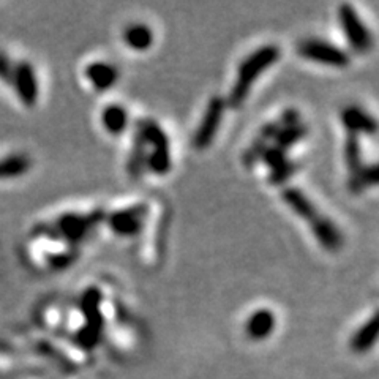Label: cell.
Returning <instances> with one entry per match:
<instances>
[{"label": "cell", "mask_w": 379, "mask_h": 379, "mask_svg": "<svg viewBox=\"0 0 379 379\" xmlns=\"http://www.w3.org/2000/svg\"><path fill=\"white\" fill-rule=\"evenodd\" d=\"M280 48L275 44H266L256 49L246 59L242 60L237 70V78L233 85L231 95H229V106L240 108L249 96L251 85L256 83L260 74L269 70L275 62L280 59Z\"/></svg>", "instance_id": "1"}, {"label": "cell", "mask_w": 379, "mask_h": 379, "mask_svg": "<svg viewBox=\"0 0 379 379\" xmlns=\"http://www.w3.org/2000/svg\"><path fill=\"white\" fill-rule=\"evenodd\" d=\"M105 218V212L94 210L90 214H65L56 220L54 225L42 226L40 233L53 239H63L71 245L81 244L94 228Z\"/></svg>", "instance_id": "2"}, {"label": "cell", "mask_w": 379, "mask_h": 379, "mask_svg": "<svg viewBox=\"0 0 379 379\" xmlns=\"http://www.w3.org/2000/svg\"><path fill=\"white\" fill-rule=\"evenodd\" d=\"M338 21L344 32L348 43L355 53H370L373 46V37L370 28L365 26L357 11L349 3H343L338 7Z\"/></svg>", "instance_id": "3"}, {"label": "cell", "mask_w": 379, "mask_h": 379, "mask_svg": "<svg viewBox=\"0 0 379 379\" xmlns=\"http://www.w3.org/2000/svg\"><path fill=\"white\" fill-rule=\"evenodd\" d=\"M101 298L103 296L100 289L92 286V288L85 289L81 301V307L87 324H85L83 332L79 334V340L87 348H94L99 343V337L103 327V314L100 310Z\"/></svg>", "instance_id": "4"}, {"label": "cell", "mask_w": 379, "mask_h": 379, "mask_svg": "<svg viewBox=\"0 0 379 379\" xmlns=\"http://www.w3.org/2000/svg\"><path fill=\"white\" fill-rule=\"evenodd\" d=\"M226 101L221 99V96H212L208 103V108H205L204 116L201 119L196 131L193 135V146L198 149V151H204L208 149L212 142H214L215 136L220 130L223 114H225Z\"/></svg>", "instance_id": "5"}, {"label": "cell", "mask_w": 379, "mask_h": 379, "mask_svg": "<svg viewBox=\"0 0 379 379\" xmlns=\"http://www.w3.org/2000/svg\"><path fill=\"white\" fill-rule=\"evenodd\" d=\"M298 54L305 57L308 60L319 62L323 65L329 67H337L343 68L349 65V54L346 51L338 48V46L332 44L329 42H323V40L318 38H310L303 40V42L298 44Z\"/></svg>", "instance_id": "6"}, {"label": "cell", "mask_w": 379, "mask_h": 379, "mask_svg": "<svg viewBox=\"0 0 379 379\" xmlns=\"http://www.w3.org/2000/svg\"><path fill=\"white\" fill-rule=\"evenodd\" d=\"M149 215V205L146 203L130 205V208L120 209L114 214L108 215V225L119 235L124 237H133L140 234L144 226V221Z\"/></svg>", "instance_id": "7"}, {"label": "cell", "mask_w": 379, "mask_h": 379, "mask_svg": "<svg viewBox=\"0 0 379 379\" xmlns=\"http://www.w3.org/2000/svg\"><path fill=\"white\" fill-rule=\"evenodd\" d=\"M16 94H18L21 103L27 108L37 105L38 100V81L33 67L28 62H21L15 67L13 78H11Z\"/></svg>", "instance_id": "8"}, {"label": "cell", "mask_w": 379, "mask_h": 379, "mask_svg": "<svg viewBox=\"0 0 379 379\" xmlns=\"http://www.w3.org/2000/svg\"><path fill=\"white\" fill-rule=\"evenodd\" d=\"M280 128L281 125L278 120H275V122H269L262 126L260 133L256 135L255 140L251 141V144L246 147L245 152L242 153V163L245 168H253V166L260 162V160L262 158L264 151L269 147V142L273 140Z\"/></svg>", "instance_id": "9"}, {"label": "cell", "mask_w": 379, "mask_h": 379, "mask_svg": "<svg viewBox=\"0 0 379 379\" xmlns=\"http://www.w3.org/2000/svg\"><path fill=\"white\" fill-rule=\"evenodd\" d=\"M310 226H312V231L316 240H318L319 245L324 246L326 250L337 251L342 249L343 234L330 218L319 214L312 223H310Z\"/></svg>", "instance_id": "10"}, {"label": "cell", "mask_w": 379, "mask_h": 379, "mask_svg": "<svg viewBox=\"0 0 379 379\" xmlns=\"http://www.w3.org/2000/svg\"><path fill=\"white\" fill-rule=\"evenodd\" d=\"M275 324H277V319H275L272 310L260 308L255 313H251L250 318L246 319L245 332L251 340L261 342L273 334Z\"/></svg>", "instance_id": "11"}, {"label": "cell", "mask_w": 379, "mask_h": 379, "mask_svg": "<svg viewBox=\"0 0 379 379\" xmlns=\"http://www.w3.org/2000/svg\"><path fill=\"white\" fill-rule=\"evenodd\" d=\"M342 122L348 133L373 135L376 131V120L359 106H348L342 111Z\"/></svg>", "instance_id": "12"}, {"label": "cell", "mask_w": 379, "mask_h": 379, "mask_svg": "<svg viewBox=\"0 0 379 379\" xmlns=\"http://www.w3.org/2000/svg\"><path fill=\"white\" fill-rule=\"evenodd\" d=\"M281 198L286 203V205L294 212L297 217H301L302 220L312 223L316 217L319 215V210L316 209V205L308 199L305 193H302L301 190L296 187H288L281 192Z\"/></svg>", "instance_id": "13"}, {"label": "cell", "mask_w": 379, "mask_h": 379, "mask_svg": "<svg viewBox=\"0 0 379 379\" xmlns=\"http://www.w3.org/2000/svg\"><path fill=\"white\" fill-rule=\"evenodd\" d=\"M85 78L99 92H105L111 89L119 79V71L116 67H112L108 62H92L84 70Z\"/></svg>", "instance_id": "14"}, {"label": "cell", "mask_w": 379, "mask_h": 379, "mask_svg": "<svg viewBox=\"0 0 379 379\" xmlns=\"http://www.w3.org/2000/svg\"><path fill=\"white\" fill-rule=\"evenodd\" d=\"M147 163V144L144 137L140 133V130H135L133 136V146H131L130 157L126 160V172L131 179H140L142 172L146 169Z\"/></svg>", "instance_id": "15"}, {"label": "cell", "mask_w": 379, "mask_h": 379, "mask_svg": "<svg viewBox=\"0 0 379 379\" xmlns=\"http://www.w3.org/2000/svg\"><path fill=\"white\" fill-rule=\"evenodd\" d=\"M378 338V316H371V318L367 321L365 324L360 326V329L351 337L349 340V346L354 353L362 354L369 351L373 346H375Z\"/></svg>", "instance_id": "16"}, {"label": "cell", "mask_w": 379, "mask_h": 379, "mask_svg": "<svg viewBox=\"0 0 379 379\" xmlns=\"http://www.w3.org/2000/svg\"><path fill=\"white\" fill-rule=\"evenodd\" d=\"M31 158L27 155H8V157L0 160V180L16 179V177L24 176L31 169Z\"/></svg>", "instance_id": "17"}, {"label": "cell", "mask_w": 379, "mask_h": 379, "mask_svg": "<svg viewBox=\"0 0 379 379\" xmlns=\"http://www.w3.org/2000/svg\"><path fill=\"white\" fill-rule=\"evenodd\" d=\"M124 42L130 46L131 49L146 51L153 43V32L151 27L146 24H131L125 28Z\"/></svg>", "instance_id": "18"}, {"label": "cell", "mask_w": 379, "mask_h": 379, "mask_svg": "<svg viewBox=\"0 0 379 379\" xmlns=\"http://www.w3.org/2000/svg\"><path fill=\"white\" fill-rule=\"evenodd\" d=\"M103 126L108 133L120 135L124 133L126 125H128V112L119 105H109L101 114Z\"/></svg>", "instance_id": "19"}, {"label": "cell", "mask_w": 379, "mask_h": 379, "mask_svg": "<svg viewBox=\"0 0 379 379\" xmlns=\"http://www.w3.org/2000/svg\"><path fill=\"white\" fill-rule=\"evenodd\" d=\"M307 135H308V126L305 124L298 122L289 126H281L278 133L275 135L273 141H275V146L281 147L283 151H288L289 147L296 146L297 142H301Z\"/></svg>", "instance_id": "20"}, {"label": "cell", "mask_w": 379, "mask_h": 379, "mask_svg": "<svg viewBox=\"0 0 379 379\" xmlns=\"http://www.w3.org/2000/svg\"><path fill=\"white\" fill-rule=\"evenodd\" d=\"M344 160H346L349 179L354 176H357L362 171V168H364V163H362V149H360L359 135L348 133L346 142H344Z\"/></svg>", "instance_id": "21"}, {"label": "cell", "mask_w": 379, "mask_h": 379, "mask_svg": "<svg viewBox=\"0 0 379 379\" xmlns=\"http://www.w3.org/2000/svg\"><path fill=\"white\" fill-rule=\"evenodd\" d=\"M146 168L151 169L153 174H157V176L168 174L172 168L169 149H152L151 152H147Z\"/></svg>", "instance_id": "22"}, {"label": "cell", "mask_w": 379, "mask_h": 379, "mask_svg": "<svg viewBox=\"0 0 379 379\" xmlns=\"http://www.w3.org/2000/svg\"><path fill=\"white\" fill-rule=\"evenodd\" d=\"M376 183H378V166L369 165V166H364L357 176H354L349 179L348 188L351 193L359 194L364 192L365 188L376 185Z\"/></svg>", "instance_id": "23"}, {"label": "cell", "mask_w": 379, "mask_h": 379, "mask_svg": "<svg viewBox=\"0 0 379 379\" xmlns=\"http://www.w3.org/2000/svg\"><path fill=\"white\" fill-rule=\"evenodd\" d=\"M298 169V163L292 162V160H288L285 165L278 166V168H275L271 171V176H269V182L272 183V185H281V183H285L286 180L292 177Z\"/></svg>", "instance_id": "24"}, {"label": "cell", "mask_w": 379, "mask_h": 379, "mask_svg": "<svg viewBox=\"0 0 379 379\" xmlns=\"http://www.w3.org/2000/svg\"><path fill=\"white\" fill-rule=\"evenodd\" d=\"M261 160L272 171L275 168H278V166L285 165L286 162H288L289 158H288V153H286V151H283V149H281V147H278V146H269L266 149V151H264Z\"/></svg>", "instance_id": "25"}, {"label": "cell", "mask_w": 379, "mask_h": 379, "mask_svg": "<svg viewBox=\"0 0 379 379\" xmlns=\"http://www.w3.org/2000/svg\"><path fill=\"white\" fill-rule=\"evenodd\" d=\"M74 260H76V255H74L73 251H68V253H60V255L51 256L49 264L54 269H65V267L70 266Z\"/></svg>", "instance_id": "26"}, {"label": "cell", "mask_w": 379, "mask_h": 379, "mask_svg": "<svg viewBox=\"0 0 379 379\" xmlns=\"http://www.w3.org/2000/svg\"><path fill=\"white\" fill-rule=\"evenodd\" d=\"M281 126H289L301 122V112L294 108H288L281 112V119L278 120Z\"/></svg>", "instance_id": "27"}, {"label": "cell", "mask_w": 379, "mask_h": 379, "mask_svg": "<svg viewBox=\"0 0 379 379\" xmlns=\"http://www.w3.org/2000/svg\"><path fill=\"white\" fill-rule=\"evenodd\" d=\"M15 67L5 56H0V79H3L7 84H11V78H13Z\"/></svg>", "instance_id": "28"}]
</instances>
